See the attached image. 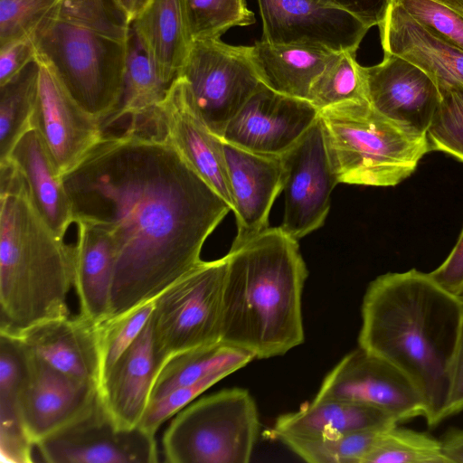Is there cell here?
<instances>
[{"instance_id": "cell-7", "label": "cell", "mask_w": 463, "mask_h": 463, "mask_svg": "<svg viewBox=\"0 0 463 463\" xmlns=\"http://www.w3.org/2000/svg\"><path fill=\"white\" fill-rule=\"evenodd\" d=\"M260 428L256 403L242 388L222 390L188 404L165 430L170 463L249 462Z\"/></svg>"}, {"instance_id": "cell-4", "label": "cell", "mask_w": 463, "mask_h": 463, "mask_svg": "<svg viewBox=\"0 0 463 463\" xmlns=\"http://www.w3.org/2000/svg\"><path fill=\"white\" fill-rule=\"evenodd\" d=\"M0 330L70 316L75 246L52 232L8 161L0 163Z\"/></svg>"}, {"instance_id": "cell-6", "label": "cell", "mask_w": 463, "mask_h": 463, "mask_svg": "<svg viewBox=\"0 0 463 463\" xmlns=\"http://www.w3.org/2000/svg\"><path fill=\"white\" fill-rule=\"evenodd\" d=\"M319 121L339 184L394 186L430 151L426 136L403 129L367 100L326 108L319 111Z\"/></svg>"}, {"instance_id": "cell-26", "label": "cell", "mask_w": 463, "mask_h": 463, "mask_svg": "<svg viewBox=\"0 0 463 463\" xmlns=\"http://www.w3.org/2000/svg\"><path fill=\"white\" fill-rule=\"evenodd\" d=\"M162 80L170 86L188 54L189 36L181 0H151L131 23Z\"/></svg>"}, {"instance_id": "cell-3", "label": "cell", "mask_w": 463, "mask_h": 463, "mask_svg": "<svg viewBox=\"0 0 463 463\" xmlns=\"http://www.w3.org/2000/svg\"><path fill=\"white\" fill-rule=\"evenodd\" d=\"M225 256L221 342L258 359L301 345L302 292L308 272L298 241L280 226L269 227Z\"/></svg>"}, {"instance_id": "cell-41", "label": "cell", "mask_w": 463, "mask_h": 463, "mask_svg": "<svg viewBox=\"0 0 463 463\" xmlns=\"http://www.w3.org/2000/svg\"><path fill=\"white\" fill-rule=\"evenodd\" d=\"M34 36L0 47V85L18 74L36 58Z\"/></svg>"}, {"instance_id": "cell-5", "label": "cell", "mask_w": 463, "mask_h": 463, "mask_svg": "<svg viewBox=\"0 0 463 463\" xmlns=\"http://www.w3.org/2000/svg\"><path fill=\"white\" fill-rule=\"evenodd\" d=\"M131 23L115 0H61L37 30V52L102 124L119 108Z\"/></svg>"}, {"instance_id": "cell-33", "label": "cell", "mask_w": 463, "mask_h": 463, "mask_svg": "<svg viewBox=\"0 0 463 463\" xmlns=\"http://www.w3.org/2000/svg\"><path fill=\"white\" fill-rule=\"evenodd\" d=\"M355 52H335L314 80L308 100L319 111L346 101L367 100Z\"/></svg>"}, {"instance_id": "cell-8", "label": "cell", "mask_w": 463, "mask_h": 463, "mask_svg": "<svg viewBox=\"0 0 463 463\" xmlns=\"http://www.w3.org/2000/svg\"><path fill=\"white\" fill-rule=\"evenodd\" d=\"M226 256L201 260L155 298L150 320L162 367L174 356L221 342Z\"/></svg>"}, {"instance_id": "cell-25", "label": "cell", "mask_w": 463, "mask_h": 463, "mask_svg": "<svg viewBox=\"0 0 463 463\" xmlns=\"http://www.w3.org/2000/svg\"><path fill=\"white\" fill-rule=\"evenodd\" d=\"M399 424L390 414L365 404L338 400L317 399L299 410L280 415L272 434L284 437H322L383 430Z\"/></svg>"}, {"instance_id": "cell-34", "label": "cell", "mask_w": 463, "mask_h": 463, "mask_svg": "<svg viewBox=\"0 0 463 463\" xmlns=\"http://www.w3.org/2000/svg\"><path fill=\"white\" fill-rule=\"evenodd\" d=\"M187 31L192 41L220 38L233 26L254 23L245 0H181Z\"/></svg>"}, {"instance_id": "cell-42", "label": "cell", "mask_w": 463, "mask_h": 463, "mask_svg": "<svg viewBox=\"0 0 463 463\" xmlns=\"http://www.w3.org/2000/svg\"><path fill=\"white\" fill-rule=\"evenodd\" d=\"M463 411V317L449 373L448 399L441 413V421Z\"/></svg>"}, {"instance_id": "cell-46", "label": "cell", "mask_w": 463, "mask_h": 463, "mask_svg": "<svg viewBox=\"0 0 463 463\" xmlns=\"http://www.w3.org/2000/svg\"><path fill=\"white\" fill-rule=\"evenodd\" d=\"M130 23L146 7L151 0H115Z\"/></svg>"}, {"instance_id": "cell-37", "label": "cell", "mask_w": 463, "mask_h": 463, "mask_svg": "<svg viewBox=\"0 0 463 463\" xmlns=\"http://www.w3.org/2000/svg\"><path fill=\"white\" fill-rule=\"evenodd\" d=\"M441 99L427 130L430 151L463 162V90L441 91Z\"/></svg>"}, {"instance_id": "cell-21", "label": "cell", "mask_w": 463, "mask_h": 463, "mask_svg": "<svg viewBox=\"0 0 463 463\" xmlns=\"http://www.w3.org/2000/svg\"><path fill=\"white\" fill-rule=\"evenodd\" d=\"M379 28L383 53L422 70L440 92L463 90V50L418 23L394 2Z\"/></svg>"}, {"instance_id": "cell-1", "label": "cell", "mask_w": 463, "mask_h": 463, "mask_svg": "<svg viewBox=\"0 0 463 463\" xmlns=\"http://www.w3.org/2000/svg\"><path fill=\"white\" fill-rule=\"evenodd\" d=\"M74 222L109 233L116 249L111 317L155 299L202 260L227 202L168 143L127 126L61 176Z\"/></svg>"}, {"instance_id": "cell-28", "label": "cell", "mask_w": 463, "mask_h": 463, "mask_svg": "<svg viewBox=\"0 0 463 463\" xmlns=\"http://www.w3.org/2000/svg\"><path fill=\"white\" fill-rule=\"evenodd\" d=\"M168 88L131 28L122 100L118 109L103 123V128L128 118V126L148 129L153 112Z\"/></svg>"}, {"instance_id": "cell-47", "label": "cell", "mask_w": 463, "mask_h": 463, "mask_svg": "<svg viewBox=\"0 0 463 463\" xmlns=\"http://www.w3.org/2000/svg\"><path fill=\"white\" fill-rule=\"evenodd\" d=\"M457 295L459 297V298L463 302V287L459 289V291L457 293Z\"/></svg>"}, {"instance_id": "cell-32", "label": "cell", "mask_w": 463, "mask_h": 463, "mask_svg": "<svg viewBox=\"0 0 463 463\" xmlns=\"http://www.w3.org/2000/svg\"><path fill=\"white\" fill-rule=\"evenodd\" d=\"M383 430L322 437H284L279 440L310 463H364Z\"/></svg>"}, {"instance_id": "cell-40", "label": "cell", "mask_w": 463, "mask_h": 463, "mask_svg": "<svg viewBox=\"0 0 463 463\" xmlns=\"http://www.w3.org/2000/svg\"><path fill=\"white\" fill-rule=\"evenodd\" d=\"M21 419L18 402L0 400V456L6 463H31L32 448Z\"/></svg>"}, {"instance_id": "cell-31", "label": "cell", "mask_w": 463, "mask_h": 463, "mask_svg": "<svg viewBox=\"0 0 463 463\" xmlns=\"http://www.w3.org/2000/svg\"><path fill=\"white\" fill-rule=\"evenodd\" d=\"M364 463H450L440 439L398 424L381 431Z\"/></svg>"}, {"instance_id": "cell-36", "label": "cell", "mask_w": 463, "mask_h": 463, "mask_svg": "<svg viewBox=\"0 0 463 463\" xmlns=\"http://www.w3.org/2000/svg\"><path fill=\"white\" fill-rule=\"evenodd\" d=\"M432 33L463 50V0H392Z\"/></svg>"}, {"instance_id": "cell-44", "label": "cell", "mask_w": 463, "mask_h": 463, "mask_svg": "<svg viewBox=\"0 0 463 463\" xmlns=\"http://www.w3.org/2000/svg\"><path fill=\"white\" fill-rule=\"evenodd\" d=\"M354 14L369 28L379 26L392 0H325Z\"/></svg>"}, {"instance_id": "cell-2", "label": "cell", "mask_w": 463, "mask_h": 463, "mask_svg": "<svg viewBox=\"0 0 463 463\" xmlns=\"http://www.w3.org/2000/svg\"><path fill=\"white\" fill-rule=\"evenodd\" d=\"M359 346L393 364L415 385L430 427L441 422L463 317L459 297L430 273L378 276L362 302Z\"/></svg>"}, {"instance_id": "cell-29", "label": "cell", "mask_w": 463, "mask_h": 463, "mask_svg": "<svg viewBox=\"0 0 463 463\" xmlns=\"http://www.w3.org/2000/svg\"><path fill=\"white\" fill-rule=\"evenodd\" d=\"M254 358L250 352L222 342L181 353L159 371L150 403L176 388L193 384L212 374L223 373L229 375Z\"/></svg>"}, {"instance_id": "cell-16", "label": "cell", "mask_w": 463, "mask_h": 463, "mask_svg": "<svg viewBox=\"0 0 463 463\" xmlns=\"http://www.w3.org/2000/svg\"><path fill=\"white\" fill-rule=\"evenodd\" d=\"M319 110L307 99L277 92L262 82L229 122L224 142L280 156L317 122Z\"/></svg>"}, {"instance_id": "cell-38", "label": "cell", "mask_w": 463, "mask_h": 463, "mask_svg": "<svg viewBox=\"0 0 463 463\" xmlns=\"http://www.w3.org/2000/svg\"><path fill=\"white\" fill-rule=\"evenodd\" d=\"M61 0H0V47L34 36Z\"/></svg>"}, {"instance_id": "cell-11", "label": "cell", "mask_w": 463, "mask_h": 463, "mask_svg": "<svg viewBox=\"0 0 463 463\" xmlns=\"http://www.w3.org/2000/svg\"><path fill=\"white\" fill-rule=\"evenodd\" d=\"M38 97L31 125L61 177L103 137L102 122L68 91L52 64L37 52Z\"/></svg>"}, {"instance_id": "cell-9", "label": "cell", "mask_w": 463, "mask_h": 463, "mask_svg": "<svg viewBox=\"0 0 463 463\" xmlns=\"http://www.w3.org/2000/svg\"><path fill=\"white\" fill-rule=\"evenodd\" d=\"M178 75L203 120L220 137L261 84L250 46L230 45L220 38L192 41Z\"/></svg>"}, {"instance_id": "cell-12", "label": "cell", "mask_w": 463, "mask_h": 463, "mask_svg": "<svg viewBox=\"0 0 463 463\" xmlns=\"http://www.w3.org/2000/svg\"><path fill=\"white\" fill-rule=\"evenodd\" d=\"M284 168V215L280 228L298 241L323 226L338 183L319 121L280 156Z\"/></svg>"}, {"instance_id": "cell-35", "label": "cell", "mask_w": 463, "mask_h": 463, "mask_svg": "<svg viewBox=\"0 0 463 463\" xmlns=\"http://www.w3.org/2000/svg\"><path fill=\"white\" fill-rule=\"evenodd\" d=\"M155 308V299L99 324L101 378L139 335ZM100 385V384H99Z\"/></svg>"}, {"instance_id": "cell-22", "label": "cell", "mask_w": 463, "mask_h": 463, "mask_svg": "<svg viewBox=\"0 0 463 463\" xmlns=\"http://www.w3.org/2000/svg\"><path fill=\"white\" fill-rule=\"evenodd\" d=\"M159 371L149 318L99 387V398L118 427L131 429L139 425L150 403Z\"/></svg>"}, {"instance_id": "cell-17", "label": "cell", "mask_w": 463, "mask_h": 463, "mask_svg": "<svg viewBox=\"0 0 463 463\" xmlns=\"http://www.w3.org/2000/svg\"><path fill=\"white\" fill-rule=\"evenodd\" d=\"M98 397L96 385L62 373L31 352L30 371L18 395V407L35 446L83 416Z\"/></svg>"}, {"instance_id": "cell-19", "label": "cell", "mask_w": 463, "mask_h": 463, "mask_svg": "<svg viewBox=\"0 0 463 463\" xmlns=\"http://www.w3.org/2000/svg\"><path fill=\"white\" fill-rule=\"evenodd\" d=\"M237 234L231 249L238 248L269 228V215L283 191L280 156L248 151L223 141Z\"/></svg>"}, {"instance_id": "cell-45", "label": "cell", "mask_w": 463, "mask_h": 463, "mask_svg": "<svg viewBox=\"0 0 463 463\" xmlns=\"http://www.w3.org/2000/svg\"><path fill=\"white\" fill-rule=\"evenodd\" d=\"M440 440L450 463H463V429H450Z\"/></svg>"}, {"instance_id": "cell-39", "label": "cell", "mask_w": 463, "mask_h": 463, "mask_svg": "<svg viewBox=\"0 0 463 463\" xmlns=\"http://www.w3.org/2000/svg\"><path fill=\"white\" fill-rule=\"evenodd\" d=\"M226 376L228 375L223 373L212 374L193 384L171 391L148 405L138 427L156 435L159 427L165 420L175 416L201 393Z\"/></svg>"}, {"instance_id": "cell-23", "label": "cell", "mask_w": 463, "mask_h": 463, "mask_svg": "<svg viewBox=\"0 0 463 463\" xmlns=\"http://www.w3.org/2000/svg\"><path fill=\"white\" fill-rule=\"evenodd\" d=\"M6 161L23 177L40 216L56 236L63 239L74 222L71 203L62 179L34 129H29L19 139Z\"/></svg>"}, {"instance_id": "cell-18", "label": "cell", "mask_w": 463, "mask_h": 463, "mask_svg": "<svg viewBox=\"0 0 463 463\" xmlns=\"http://www.w3.org/2000/svg\"><path fill=\"white\" fill-rule=\"evenodd\" d=\"M360 70L370 106L403 129L426 136L441 99L432 79L410 61L386 53L380 63Z\"/></svg>"}, {"instance_id": "cell-27", "label": "cell", "mask_w": 463, "mask_h": 463, "mask_svg": "<svg viewBox=\"0 0 463 463\" xmlns=\"http://www.w3.org/2000/svg\"><path fill=\"white\" fill-rule=\"evenodd\" d=\"M260 81L288 96L308 100L314 80L335 52L301 44L272 43L260 40L250 46Z\"/></svg>"}, {"instance_id": "cell-43", "label": "cell", "mask_w": 463, "mask_h": 463, "mask_svg": "<svg viewBox=\"0 0 463 463\" xmlns=\"http://www.w3.org/2000/svg\"><path fill=\"white\" fill-rule=\"evenodd\" d=\"M430 274L439 285L455 294L463 287V229L451 252Z\"/></svg>"}, {"instance_id": "cell-13", "label": "cell", "mask_w": 463, "mask_h": 463, "mask_svg": "<svg viewBox=\"0 0 463 463\" xmlns=\"http://www.w3.org/2000/svg\"><path fill=\"white\" fill-rule=\"evenodd\" d=\"M315 398L372 406L398 422L425 415L424 401L411 381L393 364L360 346L330 371Z\"/></svg>"}, {"instance_id": "cell-15", "label": "cell", "mask_w": 463, "mask_h": 463, "mask_svg": "<svg viewBox=\"0 0 463 463\" xmlns=\"http://www.w3.org/2000/svg\"><path fill=\"white\" fill-rule=\"evenodd\" d=\"M262 40L333 52H356L370 29L354 14L323 0H258Z\"/></svg>"}, {"instance_id": "cell-48", "label": "cell", "mask_w": 463, "mask_h": 463, "mask_svg": "<svg viewBox=\"0 0 463 463\" xmlns=\"http://www.w3.org/2000/svg\"><path fill=\"white\" fill-rule=\"evenodd\" d=\"M323 1H325V0H323Z\"/></svg>"}, {"instance_id": "cell-10", "label": "cell", "mask_w": 463, "mask_h": 463, "mask_svg": "<svg viewBox=\"0 0 463 463\" xmlns=\"http://www.w3.org/2000/svg\"><path fill=\"white\" fill-rule=\"evenodd\" d=\"M49 463H155V435L140 427H118L98 397L83 416L38 443Z\"/></svg>"}, {"instance_id": "cell-20", "label": "cell", "mask_w": 463, "mask_h": 463, "mask_svg": "<svg viewBox=\"0 0 463 463\" xmlns=\"http://www.w3.org/2000/svg\"><path fill=\"white\" fill-rule=\"evenodd\" d=\"M17 338L54 368L79 380L100 384L99 324L82 315L45 321L19 331L0 330Z\"/></svg>"}, {"instance_id": "cell-30", "label": "cell", "mask_w": 463, "mask_h": 463, "mask_svg": "<svg viewBox=\"0 0 463 463\" xmlns=\"http://www.w3.org/2000/svg\"><path fill=\"white\" fill-rule=\"evenodd\" d=\"M39 89L36 58L14 78L0 85V163L8 159L19 139L32 128Z\"/></svg>"}, {"instance_id": "cell-14", "label": "cell", "mask_w": 463, "mask_h": 463, "mask_svg": "<svg viewBox=\"0 0 463 463\" xmlns=\"http://www.w3.org/2000/svg\"><path fill=\"white\" fill-rule=\"evenodd\" d=\"M148 128L171 145L232 210L223 140L199 115L182 76L175 79L155 109Z\"/></svg>"}, {"instance_id": "cell-24", "label": "cell", "mask_w": 463, "mask_h": 463, "mask_svg": "<svg viewBox=\"0 0 463 463\" xmlns=\"http://www.w3.org/2000/svg\"><path fill=\"white\" fill-rule=\"evenodd\" d=\"M74 287L80 315L99 324L111 317V294L116 269V249L107 232L77 222Z\"/></svg>"}]
</instances>
